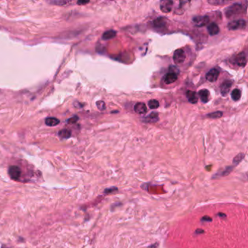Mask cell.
<instances>
[{"mask_svg": "<svg viewBox=\"0 0 248 248\" xmlns=\"http://www.w3.org/2000/svg\"><path fill=\"white\" fill-rule=\"evenodd\" d=\"M235 62L237 66L240 67H245L247 64V59L246 55L243 52L239 53V54L236 56Z\"/></svg>", "mask_w": 248, "mask_h": 248, "instance_id": "obj_8", "label": "cell"}, {"mask_svg": "<svg viewBox=\"0 0 248 248\" xmlns=\"http://www.w3.org/2000/svg\"><path fill=\"white\" fill-rule=\"evenodd\" d=\"M208 3L213 5H221V4H225L228 3V2L226 1H215V0H212V1H208Z\"/></svg>", "mask_w": 248, "mask_h": 248, "instance_id": "obj_26", "label": "cell"}, {"mask_svg": "<svg viewBox=\"0 0 248 248\" xmlns=\"http://www.w3.org/2000/svg\"><path fill=\"white\" fill-rule=\"evenodd\" d=\"M2 248H12V247H10L7 246V245H2Z\"/></svg>", "mask_w": 248, "mask_h": 248, "instance_id": "obj_34", "label": "cell"}, {"mask_svg": "<svg viewBox=\"0 0 248 248\" xmlns=\"http://www.w3.org/2000/svg\"><path fill=\"white\" fill-rule=\"evenodd\" d=\"M173 2L170 0H164L160 2V10L164 13H169L173 9Z\"/></svg>", "mask_w": 248, "mask_h": 248, "instance_id": "obj_7", "label": "cell"}, {"mask_svg": "<svg viewBox=\"0 0 248 248\" xmlns=\"http://www.w3.org/2000/svg\"><path fill=\"white\" fill-rule=\"evenodd\" d=\"M222 115H223V113L221 112H215L209 113V114L207 115V117L209 118H212V119H217V118L221 117Z\"/></svg>", "mask_w": 248, "mask_h": 248, "instance_id": "obj_23", "label": "cell"}, {"mask_svg": "<svg viewBox=\"0 0 248 248\" xmlns=\"http://www.w3.org/2000/svg\"><path fill=\"white\" fill-rule=\"evenodd\" d=\"M246 27V21L245 20H233L228 24V28L229 30H238L244 29Z\"/></svg>", "mask_w": 248, "mask_h": 248, "instance_id": "obj_4", "label": "cell"}, {"mask_svg": "<svg viewBox=\"0 0 248 248\" xmlns=\"http://www.w3.org/2000/svg\"><path fill=\"white\" fill-rule=\"evenodd\" d=\"M186 60V52L183 49H178L175 51L173 54L174 63L177 65H181L184 63Z\"/></svg>", "mask_w": 248, "mask_h": 248, "instance_id": "obj_3", "label": "cell"}, {"mask_svg": "<svg viewBox=\"0 0 248 248\" xmlns=\"http://www.w3.org/2000/svg\"><path fill=\"white\" fill-rule=\"evenodd\" d=\"M218 216H223V217H226V215L225 214H221V213H219V214H218Z\"/></svg>", "mask_w": 248, "mask_h": 248, "instance_id": "obj_35", "label": "cell"}, {"mask_svg": "<svg viewBox=\"0 0 248 248\" xmlns=\"http://www.w3.org/2000/svg\"><path fill=\"white\" fill-rule=\"evenodd\" d=\"M59 123L60 120L55 117H48L45 119V124L50 127H55Z\"/></svg>", "mask_w": 248, "mask_h": 248, "instance_id": "obj_18", "label": "cell"}, {"mask_svg": "<svg viewBox=\"0 0 248 248\" xmlns=\"http://www.w3.org/2000/svg\"><path fill=\"white\" fill-rule=\"evenodd\" d=\"M116 34H117V32L113 30H108V31H106V32H104L103 34V36H102V39L103 40H108V39H112L113 37H115Z\"/></svg>", "mask_w": 248, "mask_h": 248, "instance_id": "obj_17", "label": "cell"}, {"mask_svg": "<svg viewBox=\"0 0 248 248\" xmlns=\"http://www.w3.org/2000/svg\"><path fill=\"white\" fill-rule=\"evenodd\" d=\"M232 170H233V168H231V167H228V168H226V169H225V170L223 171V173H222V174H221V175L222 176H226V175H228L229 173H230L231 171H232Z\"/></svg>", "mask_w": 248, "mask_h": 248, "instance_id": "obj_27", "label": "cell"}, {"mask_svg": "<svg viewBox=\"0 0 248 248\" xmlns=\"http://www.w3.org/2000/svg\"><path fill=\"white\" fill-rule=\"evenodd\" d=\"M134 110L138 114H145L147 112V107L144 103H138L134 106Z\"/></svg>", "mask_w": 248, "mask_h": 248, "instance_id": "obj_12", "label": "cell"}, {"mask_svg": "<svg viewBox=\"0 0 248 248\" xmlns=\"http://www.w3.org/2000/svg\"><path fill=\"white\" fill-rule=\"evenodd\" d=\"M157 246H158V243H157V244H154V245H151V246L149 247V248H157Z\"/></svg>", "mask_w": 248, "mask_h": 248, "instance_id": "obj_32", "label": "cell"}, {"mask_svg": "<svg viewBox=\"0 0 248 248\" xmlns=\"http://www.w3.org/2000/svg\"><path fill=\"white\" fill-rule=\"evenodd\" d=\"M186 97L188 98V101L191 103L196 104L198 102V97L195 92L191 91V90H188L186 92Z\"/></svg>", "mask_w": 248, "mask_h": 248, "instance_id": "obj_14", "label": "cell"}, {"mask_svg": "<svg viewBox=\"0 0 248 248\" xmlns=\"http://www.w3.org/2000/svg\"><path fill=\"white\" fill-rule=\"evenodd\" d=\"M232 86V82L231 81L227 80L221 85V93L223 96H226L230 91L231 87Z\"/></svg>", "mask_w": 248, "mask_h": 248, "instance_id": "obj_9", "label": "cell"}, {"mask_svg": "<svg viewBox=\"0 0 248 248\" xmlns=\"http://www.w3.org/2000/svg\"><path fill=\"white\" fill-rule=\"evenodd\" d=\"M243 7L241 4L235 3L229 7L226 10V15L228 18H232L234 16L237 15L242 12Z\"/></svg>", "mask_w": 248, "mask_h": 248, "instance_id": "obj_1", "label": "cell"}, {"mask_svg": "<svg viewBox=\"0 0 248 248\" xmlns=\"http://www.w3.org/2000/svg\"><path fill=\"white\" fill-rule=\"evenodd\" d=\"M8 174L11 179L18 181L22 175V170L18 166L11 165L8 168Z\"/></svg>", "mask_w": 248, "mask_h": 248, "instance_id": "obj_2", "label": "cell"}, {"mask_svg": "<svg viewBox=\"0 0 248 248\" xmlns=\"http://www.w3.org/2000/svg\"><path fill=\"white\" fill-rule=\"evenodd\" d=\"M50 3L55 4V5H58V6H66V5H68L69 4H70L71 2L59 1V0H57V1H51V2H50Z\"/></svg>", "mask_w": 248, "mask_h": 248, "instance_id": "obj_22", "label": "cell"}, {"mask_svg": "<svg viewBox=\"0 0 248 248\" xmlns=\"http://www.w3.org/2000/svg\"><path fill=\"white\" fill-rule=\"evenodd\" d=\"M158 120L159 115L158 113L157 112H152L144 119V121L146 122H148V123H154V122H157Z\"/></svg>", "mask_w": 248, "mask_h": 248, "instance_id": "obj_16", "label": "cell"}, {"mask_svg": "<svg viewBox=\"0 0 248 248\" xmlns=\"http://www.w3.org/2000/svg\"><path fill=\"white\" fill-rule=\"evenodd\" d=\"M207 31L211 36L217 35L219 33L220 29L218 25L215 23H212L207 25Z\"/></svg>", "mask_w": 248, "mask_h": 248, "instance_id": "obj_13", "label": "cell"}, {"mask_svg": "<svg viewBox=\"0 0 248 248\" xmlns=\"http://www.w3.org/2000/svg\"><path fill=\"white\" fill-rule=\"evenodd\" d=\"M199 231H196V234H198V233H199V234H201V233H203L204 231H201L202 230V229H198Z\"/></svg>", "mask_w": 248, "mask_h": 248, "instance_id": "obj_33", "label": "cell"}, {"mask_svg": "<svg viewBox=\"0 0 248 248\" xmlns=\"http://www.w3.org/2000/svg\"><path fill=\"white\" fill-rule=\"evenodd\" d=\"M219 74L220 72L217 69H212L206 74V80L210 82H215L218 78Z\"/></svg>", "mask_w": 248, "mask_h": 248, "instance_id": "obj_6", "label": "cell"}, {"mask_svg": "<svg viewBox=\"0 0 248 248\" xmlns=\"http://www.w3.org/2000/svg\"><path fill=\"white\" fill-rule=\"evenodd\" d=\"M178 80V74L175 72H169L164 76V82L167 85L173 84Z\"/></svg>", "mask_w": 248, "mask_h": 248, "instance_id": "obj_10", "label": "cell"}, {"mask_svg": "<svg viewBox=\"0 0 248 248\" xmlns=\"http://www.w3.org/2000/svg\"><path fill=\"white\" fill-rule=\"evenodd\" d=\"M210 21L208 16H196L193 18V23L196 27H203L207 25Z\"/></svg>", "mask_w": 248, "mask_h": 248, "instance_id": "obj_5", "label": "cell"}, {"mask_svg": "<svg viewBox=\"0 0 248 248\" xmlns=\"http://www.w3.org/2000/svg\"><path fill=\"white\" fill-rule=\"evenodd\" d=\"M212 221V219H211L210 217H207V216H204L201 219V221H205V222H207V221Z\"/></svg>", "mask_w": 248, "mask_h": 248, "instance_id": "obj_30", "label": "cell"}, {"mask_svg": "<svg viewBox=\"0 0 248 248\" xmlns=\"http://www.w3.org/2000/svg\"><path fill=\"white\" fill-rule=\"evenodd\" d=\"M116 191H117V187H112V188H108V189H106L105 191H104V193L111 194V193H113V192H114Z\"/></svg>", "mask_w": 248, "mask_h": 248, "instance_id": "obj_28", "label": "cell"}, {"mask_svg": "<svg viewBox=\"0 0 248 248\" xmlns=\"http://www.w3.org/2000/svg\"><path fill=\"white\" fill-rule=\"evenodd\" d=\"M96 105H97V107L99 110L101 111H103L104 109L106 108V104L104 103V101H99L96 103Z\"/></svg>", "mask_w": 248, "mask_h": 248, "instance_id": "obj_25", "label": "cell"}, {"mask_svg": "<svg viewBox=\"0 0 248 248\" xmlns=\"http://www.w3.org/2000/svg\"><path fill=\"white\" fill-rule=\"evenodd\" d=\"M78 119H79V118H78L77 116H74V117H73L72 118H71V119H69L68 120V122L69 123L73 124V123H75V122H77Z\"/></svg>", "mask_w": 248, "mask_h": 248, "instance_id": "obj_29", "label": "cell"}, {"mask_svg": "<svg viewBox=\"0 0 248 248\" xmlns=\"http://www.w3.org/2000/svg\"><path fill=\"white\" fill-rule=\"evenodd\" d=\"M167 21H168V20H167V19L164 17H159L153 21V25H154L155 28L162 29V28L166 26Z\"/></svg>", "mask_w": 248, "mask_h": 248, "instance_id": "obj_11", "label": "cell"}, {"mask_svg": "<svg viewBox=\"0 0 248 248\" xmlns=\"http://www.w3.org/2000/svg\"><path fill=\"white\" fill-rule=\"evenodd\" d=\"M241 96H242V92L239 89H234L231 92V98L234 101H237L240 99Z\"/></svg>", "mask_w": 248, "mask_h": 248, "instance_id": "obj_20", "label": "cell"}, {"mask_svg": "<svg viewBox=\"0 0 248 248\" xmlns=\"http://www.w3.org/2000/svg\"><path fill=\"white\" fill-rule=\"evenodd\" d=\"M71 133L69 129H63L58 132V136L61 139H68L71 137Z\"/></svg>", "mask_w": 248, "mask_h": 248, "instance_id": "obj_19", "label": "cell"}, {"mask_svg": "<svg viewBox=\"0 0 248 248\" xmlns=\"http://www.w3.org/2000/svg\"><path fill=\"white\" fill-rule=\"evenodd\" d=\"M149 106L150 108H152V109H156V108H159V101L155 99L151 100V101H149Z\"/></svg>", "mask_w": 248, "mask_h": 248, "instance_id": "obj_21", "label": "cell"}, {"mask_svg": "<svg viewBox=\"0 0 248 248\" xmlns=\"http://www.w3.org/2000/svg\"><path fill=\"white\" fill-rule=\"evenodd\" d=\"M244 157H245V154H242V153H240V154H238L237 156H236L235 158L234 159V161H233L234 164L237 165V164L242 160L243 158H244Z\"/></svg>", "mask_w": 248, "mask_h": 248, "instance_id": "obj_24", "label": "cell"}, {"mask_svg": "<svg viewBox=\"0 0 248 248\" xmlns=\"http://www.w3.org/2000/svg\"><path fill=\"white\" fill-rule=\"evenodd\" d=\"M198 95H199V98H200V99H201V101H202L203 103H207L208 101H209L210 92L207 90L202 89V90H199Z\"/></svg>", "mask_w": 248, "mask_h": 248, "instance_id": "obj_15", "label": "cell"}, {"mask_svg": "<svg viewBox=\"0 0 248 248\" xmlns=\"http://www.w3.org/2000/svg\"><path fill=\"white\" fill-rule=\"evenodd\" d=\"M89 1H79V2H77V4H87V3H89Z\"/></svg>", "mask_w": 248, "mask_h": 248, "instance_id": "obj_31", "label": "cell"}]
</instances>
